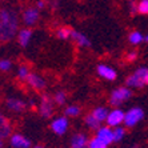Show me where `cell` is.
<instances>
[{
	"instance_id": "obj_28",
	"label": "cell",
	"mask_w": 148,
	"mask_h": 148,
	"mask_svg": "<svg viewBox=\"0 0 148 148\" xmlns=\"http://www.w3.org/2000/svg\"><path fill=\"white\" fill-rule=\"evenodd\" d=\"M139 14L148 15V0H140L139 1Z\"/></svg>"
},
{
	"instance_id": "obj_9",
	"label": "cell",
	"mask_w": 148,
	"mask_h": 148,
	"mask_svg": "<svg viewBox=\"0 0 148 148\" xmlns=\"http://www.w3.org/2000/svg\"><path fill=\"white\" fill-rule=\"evenodd\" d=\"M5 107L10 111L15 112V114H20V112H24L25 108H27V103L24 100L19 99V97H8L5 100Z\"/></svg>"
},
{
	"instance_id": "obj_2",
	"label": "cell",
	"mask_w": 148,
	"mask_h": 148,
	"mask_svg": "<svg viewBox=\"0 0 148 148\" xmlns=\"http://www.w3.org/2000/svg\"><path fill=\"white\" fill-rule=\"evenodd\" d=\"M147 76L148 68L147 67H140L125 79V87H128V88H143L147 84Z\"/></svg>"
},
{
	"instance_id": "obj_26",
	"label": "cell",
	"mask_w": 148,
	"mask_h": 148,
	"mask_svg": "<svg viewBox=\"0 0 148 148\" xmlns=\"http://www.w3.org/2000/svg\"><path fill=\"white\" fill-rule=\"evenodd\" d=\"M87 148H108V145L93 136V138L90 139V141H88V147Z\"/></svg>"
},
{
	"instance_id": "obj_3",
	"label": "cell",
	"mask_w": 148,
	"mask_h": 148,
	"mask_svg": "<svg viewBox=\"0 0 148 148\" xmlns=\"http://www.w3.org/2000/svg\"><path fill=\"white\" fill-rule=\"evenodd\" d=\"M132 95V91L131 88H128V87H119L116 90H114L111 92V96H110V104L111 106H114L115 108H117L119 106L124 103V101H127Z\"/></svg>"
},
{
	"instance_id": "obj_24",
	"label": "cell",
	"mask_w": 148,
	"mask_h": 148,
	"mask_svg": "<svg viewBox=\"0 0 148 148\" xmlns=\"http://www.w3.org/2000/svg\"><path fill=\"white\" fill-rule=\"evenodd\" d=\"M66 101H67V93L64 91H58L53 95V103L58 104V106H64Z\"/></svg>"
},
{
	"instance_id": "obj_17",
	"label": "cell",
	"mask_w": 148,
	"mask_h": 148,
	"mask_svg": "<svg viewBox=\"0 0 148 148\" xmlns=\"http://www.w3.org/2000/svg\"><path fill=\"white\" fill-rule=\"evenodd\" d=\"M84 124H86V127L88 128V130H91V131H97V130L101 127V123H100L92 114H88L84 117Z\"/></svg>"
},
{
	"instance_id": "obj_14",
	"label": "cell",
	"mask_w": 148,
	"mask_h": 148,
	"mask_svg": "<svg viewBox=\"0 0 148 148\" xmlns=\"http://www.w3.org/2000/svg\"><path fill=\"white\" fill-rule=\"evenodd\" d=\"M27 84L31 88H34V90L36 91H43L45 88V80L41 77L40 75H38V73H29V76L27 77Z\"/></svg>"
},
{
	"instance_id": "obj_11",
	"label": "cell",
	"mask_w": 148,
	"mask_h": 148,
	"mask_svg": "<svg viewBox=\"0 0 148 148\" xmlns=\"http://www.w3.org/2000/svg\"><path fill=\"white\" fill-rule=\"evenodd\" d=\"M88 141H90V138L87 136V134L76 132L72 135V138L69 140V145H71V148H87Z\"/></svg>"
},
{
	"instance_id": "obj_33",
	"label": "cell",
	"mask_w": 148,
	"mask_h": 148,
	"mask_svg": "<svg viewBox=\"0 0 148 148\" xmlns=\"http://www.w3.org/2000/svg\"><path fill=\"white\" fill-rule=\"evenodd\" d=\"M0 148H4V140L0 139Z\"/></svg>"
},
{
	"instance_id": "obj_4",
	"label": "cell",
	"mask_w": 148,
	"mask_h": 148,
	"mask_svg": "<svg viewBox=\"0 0 148 148\" xmlns=\"http://www.w3.org/2000/svg\"><path fill=\"white\" fill-rule=\"evenodd\" d=\"M144 117V111L140 107H132L125 112V117H124V125L127 128H132L135 125H138Z\"/></svg>"
},
{
	"instance_id": "obj_21",
	"label": "cell",
	"mask_w": 148,
	"mask_h": 148,
	"mask_svg": "<svg viewBox=\"0 0 148 148\" xmlns=\"http://www.w3.org/2000/svg\"><path fill=\"white\" fill-rule=\"evenodd\" d=\"M73 29L69 27H62L59 28L58 31H56V36H58L59 39H63V40H66V39L71 38V35H72Z\"/></svg>"
},
{
	"instance_id": "obj_15",
	"label": "cell",
	"mask_w": 148,
	"mask_h": 148,
	"mask_svg": "<svg viewBox=\"0 0 148 148\" xmlns=\"http://www.w3.org/2000/svg\"><path fill=\"white\" fill-rule=\"evenodd\" d=\"M96 71H97V75H99L100 77H103V79H106V80H110V82H112V80H115L117 77L116 71L108 66H104V64L97 66Z\"/></svg>"
},
{
	"instance_id": "obj_16",
	"label": "cell",
	"mask_w": 148,
	"mask_h": 148,
	"mask_svg": "<svg viewBox=\"0 0 148 148\" xmlns=\"http://www.w3.org/2000/svg\"><path fill=\"white\" fill-rule=\"evenodd\" d=\"M31 38H32V31L29 28H23V29L17 32V41H19V44L21 47H27Z\"/></svg>"
},
{
	"instance_id": "obj_32",
	"label": "cell",
	"mask_w": 148,
	"mask_h": 148,
	"mask_svg": "<svg viewBox=\"0 0 148 148\" xmlns=\"http://www.w3.org/2000/svg\"><path fill=\"white\" fill-rule=\"evenodd\" d=\"M49 5H51V8L56 10V8L59 7V1L58 0H52V1H49Z\"/></svg>"
},
{
	"instance_id": "obj_10",
	"label": "cell",
	"mask_w": 148,
	"mask_h": 148,
	"mask_svg": "<svg viewBox=\"0 0 148 148\" xmlns=\"http://www.w3.org/2000/svg\"><path fill=\"white\" fill-rule=\"evenodd\" d=\"M10 144L12 148H31V140L21 134H12L10 136Z\"/></svg>"
},
{
	"instance_id": "obj_22",
	"label": "cell",
	"mask_w": 148,
	"mask_h": 148,
	"mask_svg": "<svg viewBox=\"0 0 148 148\" xmlns=\"http://www.w3.org/2000/svg\"><path fill=\"white\" fill-rule=\"evenodd\" d=\"M29 73H31V71H29V67H28L27 64H21V66L17 68V77L20 80H23V82L27 80Z\"/></svg>"
},
{
	"instance_id": "obj_31",
	"label": "cell",
	"mask_w": 148,
	"mask_h": 148,
	"mask_svg": "<svg viewBox=\"0 0 148 148\" xmlns=\"http://www.w3.org/2000/svg\"><path fill=\"white\" fill-rule=\"evenodd\" d=\"M47 4H48V1H47V0H39L38 4H36V7H38L39 10H43V8L47 7Z\"/></svg>"
},
{
	"instance_id": "obj_29",
	"label": "cell",
	"mask_w": 148,
	"mask_h": 148,
	"mask_svg": "<svg viewBox=\"0 0 148 148\" xmlns=\"http://www.w3.org/2000/svg\"><path fill=\"white\" fill-rule=\"evenodd\" d=\"M130 10H131V14L135 15L136 12H139V4L135 1V0H130Z\"/></svg>"
},
{
	"instance_id": "obj_7",
	"label": "cell",
	"mask_w": 148,
	"mask_h": 148,
	"mask_svg": "<svg viewBox=\"0 0 148 148\" xmlns=\"http://www.w3.org/2000/svg\"><path fill=\"white\" fill-rule=\"evenodd\" d=\"M53 99H52L49 95L44 93L41 96L40 100V104H39V114L41 115V117L44 119H48L53 115Z\"/></svg>"
},
{
	"instance_id": "obj_34",
	"label": "cell",
	"mask_w": 148,
	"mask_h": 148,
	"mask_svg": "<svg viewBox=\"0 0 148 148\" xmlns=\"http://www.w3.org/2000/svg\"><path fill=\"white\" fill-rule=\"evenodd\" d=\"M34 148H45V147H44V145H41V144H38V145H35Z\"/></svg>"
},
{
	"instance_id": "obj_12",
	"label": "cell",
	"mask_w": 148,
	"mask_h": 148,
	"mask_svg": "<svg viewBox=\"0 0 148 148\" xmlns=\"http://www.w3.org/2000/svg\"><path fill=\"white\" fill-rule=\"evenodd\" d=\"M12 135V124L10 119L0 111V139H7Z\"/></svg>"
},
{
	"instance_id": "obj_8",
	"label": "cell",
	"mask_w": 148,
	"mask_h": 148,
	"mask_svg": "<svg viewBox=\"0 0 148 148\" xmlns=\"http://www.w3.org/2000/svg\"><path fill=\"white\" fill-rule=\"evenodd\" d=\"M95 138H97L99 140H101L107 145H111L112 143H115V140H114V128L108 127V125H101L97 131H95Z\"/></svg>"
},
{
	"instance_id": "obj_27",
	"label": "cell",
	"mask_w": 148,
	"mask_h": 148,
	"mask_svg": "<svg viewBox=\"0 0 148 148\" xmlns=\"http://www.w3.org/2000/svg\"><path fill=\"white\" fill-rule=\"evenodd\" d=\"M11 67H12V62L8 60V59H1L0 60V71H3V72H7L10 71Z\"/></svg>"
},
{
	"instance_id": "obj_36",
	"label": "cell",
	"mask_w": 148,
	"mask_h": 148,
	"mask_svg": "<svg viewBox=\"0 0 148 148\" xmlns=\"http://www.w3.org/2000/svg\"><path fill=\"white\" fill-rule=\"evenodd\" d=\"M147 84H148V76H147Z\"/></svg>"
},
{
	"instance_id": "obj_35",
	"label": "cell",
	"mask_w": 148,
	"mask_h": 148,
	"mask_svg": "<svg viewBox=\"0 0 148 148\" xmlns=\"http://www.w3.org/2000/svg\"><path fill=\"white\" fill-rule=\"evenodd\" d=\"M144 40H145V41H147V43H148V35H147V36H144Z\"/></svg>"
},
{
	"instance_id": "obj_30",
	"label": "cell",
	"mask_w": 148,
	"mask_h": 148,
	"mask_svg": "<svg viewBox=\"0 0 148 148\" xmlns=\"http://www.w3.org/2000/svg\"><path fill=\"white\" fill-rule=\"evenodd\" d=\"M125 59H127V62H130V63L135 62V60L138 59V52H135V51H132V52H128V53H127V56H125Z\"/></svg>"
},
{
	"instance_id": "obj_1",
	"label": "cell",
	"mask_w": 148,
	"mask_h": 148,
	"mask_svg": "<svg viewBox=\"0 0 148 148\" xmlns=\"http://www.w3.org/2000/svg\"><path fill=\"white\" fill-rule=\"evenodd\" d=\"M19 32V16L14 10L0 8V41L7 43Z\"/></svg>"
},
{
	"instance_id": "obj_25",
	"label": "cell",
	"mask_w": 148,
	"mask_h": 148,
	"mask_svg": "<svg viewBox=\"0 0 148 148\" xmlns=\"http://www.w3.org/2000/svg\"><path fill=\"white\" fill-rule=\"evenodd\" d=\"M125 134H127V131H125V128L124 127L114 128V140H115V143H119V141L123 140V139L125 138Z\"/></svg>"
},
{
	"instance_id": "obj_20",
	"label": "cell",
	"mask_w": 148,
	"mask_h": 148,
	"mask_svg": "<svg viewBox=\"0 0 148 148\" xmlns=\"http://www.w3.org/2000/svg\"><path fill=\"white\" fill-rule=\"evenodd\" d=\"M80 112H82V110H80L79 106H67L66 110H64V116L67 117H76L79 116Z\"/></svg>"
},
{
	"instance_id": "obj_6",
	"label": "cell",
	"mask_w": 148,
	"mask_h": 148,
	"mask_svg": "<svg viewBox=\"0 0 148 148\" xmlns=\"http://www.w3.org/2000/svg\"><path fill=\"white\" fill-rule=\"evenodd\" d=\"M124 117H125V112L120 108H114L108 112L107 120H106V124L111 128H116L120 127L121 124H124Z\"/></svg>"
},
{
	"instance_id": "obj_19",
	"label": "cell",
	"mask_w": 148,
	"mask_h": 148,
	"mask_svg": "<svg viewBox=\"0 0 148 148\" xmlns=\"http://www.w3.org/2000/svg\"><path fill=\"white\" fill-rule=\"evenodd\" d=\"M108 112H110V111H108L106 107H96V108H93V110L91 111V114L96 117L100 123H104V121L107 120Z\"/></svg>"
},
{
	"instance_id": "obj_23",
	"label": "cell",
	"mask_w": 148,
	"mask_h": 148,
	"mask_svg": "<svg viewBox=\"0 0 148 148\" xmlns=\"http://www.w3.org/2000/svg\"><path fill=\"white\" fill-rule=\"evenodd\" d=\"M128 39H130V43L134 45H138L140 44L141 41H144V36L140 34L139 31H134L130 34V36H128Z\"/></svg>"
},
{
	"instance_id": "obj_18",
	"label": "cell",
	"mask_w": 148,
	"mask_h": 148,
	"mask_svg": "<svg viewBox=\"0 0 148 148\" xmlns=\"http://www.w3.org/2000/svg\"><path fill=\"white\" fill-rule=\"evenodd\" d=\"M71 38H72L73 41H76L80 47H90V45H91L90 39L87 38L86 35L80 34V32H77V31H73L72 35H71Z\"/></svg>"
},
{
	"instance_id": "obj_13",
	"label": "cell",
	"mask_w": 148,
	"mask_h": 148,
	"mask_svg": "<svg viewBox=\"0 0 148 148\" xmlns=\"http://www.w3.org/2000/svg\"><path fill=\"white\" fill-rule=\"evenodd\" d=\"M39 8L38 7H28L23 12V21L27 25H34L39 20Z\"/></svg>"
},
{
	"instance_id": "obj_5",
	"label": "cell",
	"mask_w": 148,
	"mask_h": 148,
	"mask_svg": "<svg viewBox=\"0 0 148 148\" xmlns=\"http://www.w3.org/2000/svg\"><path fill=\"white\" fill-rule=\"evenodd\" d=\"M49 128H51V131L53 132L55 135H58V136H63V135H66L67 131H68V128H69L68 117L67 116L55 117V119L51 121V124H49Z\"/></svg>"
}]
</instances>
